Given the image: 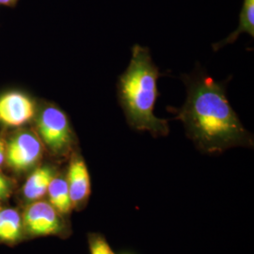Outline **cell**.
<instances>
[{
    "label": "cell",
    "instance_id": "obj_1",
    "mask_svg": "<svg viewBox=\"0 0 254 254\" xmlns=\"http://www.w3.org/2000/svg\"><path fill=\"white\" fill-rule=\"evenodd\" d=\"M188 95L180 109H169L181 121L187 135L206 154L234 147H253L254 137L232 108L224 88L207 75L185 79Z\"/></svg>",
    "mask_w": 254,
    "mask_h": 254
},
{
    "label": "cell",
    "instance_id": "obj_2",
    "mask_svg": "<svg viewBox=\"0 0 254 254\" xmlns=\"http://www.w3.org/2000/svg\"><path fill=\"white\" fill-rule=\"evenodd\" d=\"M158 77L159 70L149 49L136 45L127 70L119 78V101L130 127L155 136H167L170 132L168 121L157 118L154 113L159 96Z\"/></svg>",
    "mask_w": 254,
    "mask_h": 254
},
{
    "label": "cell",
    "instance_id": "obj_3",
    "mask_svg": "<svg viewBox=\"0 0 254 254\" xmlns=\"http://www.w3.org/2000/svg\"><path fill=\"white\" fill-rule=\"evenodd\" d=\"M36 128L41 141L55 157H64L71 153L74 135L64 110L46 105L38 114Z\"/></svg>",
    "mask_w": 254,
    "mask_h": 254
},
{
    "label": "cell",
    "instance_id": "obj_4",
    "mask_svg": "<svg viewBox=\"0 0 254 254\" xmlns=\"http://www.w3.org/2000/svg\"><path fill=\"white\" fill-rule=\"evenodd\" d=\"M65 218L48 200L29 202L22 214L24 233L31 237H67L71 230Z\"/></svg>",
    "mask_w": 254,
    "mask_h": 254
},
{
    "label": "cell",
    "instance_id": "obj_5",
    "mask_svg": "<svg viewBox=\"0 0 254 254\" xmlns=\"http://www.w3.org/2000/svg\"><path fill=\"white\" fill-rule=\"evenodd\" d=\"M44 147L34 132L22 130L11 136L6 143L5 164L16 173L32 170L42 160Z\"/></svg>",
    "mask_w": 254,
    "mask_h": 254
},
{
    "label": "cell",
    "instance_id": "obj_6",
    "mask_svg": "<svg viewBox=\"0 0 254 254\" xmlns=\"http://www.w3.org/2000/svg\"><path fill=\"white\" fill-rule=\"evenodd\" d=\"M66 181L73 210L79 211L85 208L91 197V176L84 158L77 152L71 156Z\"/></svg>",
    "mask_w": 254,
    "mask_h": 254
},
{
    "label": "cell",
    "instance_id": "obj_7",
    "mask_svg": "<svg viewBox=\"0 0 254 254\" xmlns=\"http://www.w3.org/2000/svg\"><path fill=\"white\" fill-rule=\"evenodd\" d=\"M35 115V105L27 95L18 91L0 96V124L8 127H21Z\"/></svg>",
    "mask_w": 254,
    "mask_h": 254
},
{
    "label": "cell",
    "instance_id": "obj_8",
    "mask_svg": "<svg viewBox=\"0 0 254 254\" xmlns=\"http://www.w3.org/2000/svg\"><path fill=\"white\" fill-rule=\"evenodd\" d=\"M57 173L56 168L51 165H43L35 168L23 186L22 194L24 199L28 203L43 200Z\"/></svg>",
    "mask_w": 254,
    "mask_h": 254
},
{
    "label": "cell",
    "instance_id": "obj_9",
    "mask_svg": "<svg viewBox=\"0 0 254 254\" xmlns=\"http://www.w3.org/2000/svg\"><path fill=\"white\" fill-rule=\"evenodd\" d=\"M24 234L23 218L17 209L0 207V243L14 245Z\"/></svg>",
    "mask_w": 254,
    "mask_h": 254
},
{
    "label": "cell",
    "instance_id": "obj_10",
    "mask_svg": "<svg viewBox=\"0 0 254 254\" xmlns=\"http://www.w3.org/2000/svg\"><path fill=\"white\" fill-rule=\"evenodd\" d=\"M46 195L52 206L64 217H67L72 212L73 207L66 176L57 173L49 185Z\"/></svg>",
    "mask_w": 254,
    "mask_h": 254
},
{
    "label": "cell",
    "instance_id": "obj_11",
    "mask_svg": "<svg viewBox=\"0 0 254 254\" xmlns=\"http://www.w3.org/2000/svg\"><path fill=\"white\" fill-rule=\"evenodd\" d=\"M243 33H248L250 36L254 37V0H244L241 12L239 14V25L234 32L229 36L215 44L213 47L217 51L223 46L235 43L238 37Z\"/></svg>",
    "mask_w": 254,
    "mask_h": 254
},
{
    "label": "cell",
    "instance_id": "obj_12",
    "mask_svg": "<svg viewBox=\"0 0 254 254\" xmlns=\"http://www.w3.org/2000/svg\"><path fill=\"white\" fill-rule=\"evenodd\" d=\"M90 254H116L105 238L97 233H91L88 236Z\"/></svg>",
    "mask_w": 254,
    "mask_h": 254
},
{
    "label": "cell",
    "instance_id": "obj_13",
    "mask_svg": "<svg viewBox=\"0 0 254 254\" xmlns=\"http://www.w3.org/2000/svg\"><path fill=\"white\" fill-rule=\"evenodd\" d=\"M12 193V182L0 170V200L9 199Z\"/></svg>",
    "mask_w": 254,
    "mask_h": 254
},
{
    "label": "cell",
    "instance_id": "obj_14",
    "mask_svg": "<svg viewBox=\"0 0 254 254\" xmlns=\"http://www.w3.org/2000/svg\"><path fill=\"white\" fill-rule=\"evenodd\" d=\"M17 0H0V5L4 6H14Z\"/></svg>",
    "mask_w": 254,
    "mask_h": 254
},
{
    "label": "cell",
    "instance_id": "obj_15",
    "mask_svg": "<svg viewBox=\"0 0 254 254\" xmlns=\"http://www.w3.org/2000/svg\"><path fill=\"white\" fill-rule=\"evenodd\" d=\"M5 145H6V142H5V141H4L2 138H0V148Z\"/></svg>",
    "mask_w": 254,
    "mask_h": 254
}]
</instances>
